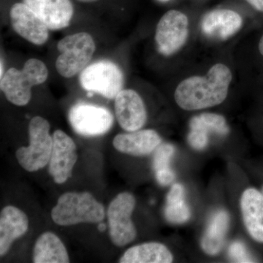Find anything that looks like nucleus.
Listing matches in <instances>:
<instances>
[{
  "label": "nucleus",
  "mask_w": 263,
  "mask_h": 263,
  "mask_svg": "<svg viewBox=\"0 0 263 263\" xmlns=\"http://www.w3.org/2000/svg\"><path fill=\"white\" fill-rule=\"evenodd\" d=\"M136 200L129 193L119 194L108 209L109 235L112 243L122 247L136 239L137 230L132 220Z\"/></svg>",
  "instance_id": "0eeeda50"
},
{
  "label": "nucleus",
  "mask_w": 263,
  "mask_h": 263,
  "mask_svg": "<svg viewBox=\"0 0 263 263\" xmlns=\"http://www.w3.org/2000/svg\"><path fill=\"white\" fill-rule=\"evenodd\" d=\"M48 70L44 62L29 59L22 70L11 67L1 78L2 91L7 100L17 106L27 105L32 98L33 86L46 82Z\"/></svg>",
  "instance_id": "f03ea898"
},
{
  "label": "nucleus",
  "mask_w": 263,
  "mask_h": 263,
  "mask_svg": "<svg viewBox=\"0 0 263 263\" xmlns=\"http://www.w3.org/2000/svg\"><path fill=\"white\" fill-rule=\"evenodd\" d=\"M60 56L56 60V69L64 78H72L87 67L94 54L96 46L87 32H78L62 38L57 43Z\"/></svg>",
  "instance_id": "20e7f679"
},
{
  "label": "nucleus",
  "mask_w": 263,
  "mask_h": 263,
  "mask_svg": "<svg viewBox=\"0 0 263 263\" xmlns=\"http://www.w3.org/2000/svg\"><path fill=\"white\" fill-rule=\"evenodd\" d=\"M29 219L27 214L17 207L8 205L0 214V256L8 253L15 240L27 233Z\"/></svg>",
  "instance_id": "f3484780"
},
{
  "label": "nucleus",
  "mask_w": 263,
  "mask_h": 263,
  "mask_svg": "<svg viewBox=\"0 0 263 263\" xmlns=\"http://www.w3.org/2000/svg\"><path fill=\"white\" fill-rule=\"evenodd\" d=\"M185 190L181 183H175L167 193L164 214L165 219L172 224L186 222L191 217L190 208L185 201Z\"/></svg>",
  "instance_id": "4be33fe9"
},
{
  "label": "nucleus",
  "mask_w": 263,
  "mask_h": 263,
  "mask_svg": "<svg viewBox=\"0 0 263 263\" xmlns=\"http://www.w3.org/2000/svg\"><path fill=\"white\" fill-rule=\"evenodd\" d=\"M10 20L15 32L26 41L36 46L47 42L50 29L24 3H15L11 7Z\"/></svg>",
  "instance_id": "9b49d317"
},
{
  "label": "nucleus",
  "mask_w": 263,
  "mask_h": 263,
  "mask_svg": "<svg viewBox=\"0 0 263 263\" xmlns=\"http://www.w3.org/2000/svg\"><path fill=\"white\" fill-rule=\"evenodd\" d=\"M229 224V214L226 211H216L212 214L200 243L205 254L216 256L220 253L224 247Z\"/></svg>",
  "instance_id": "6ab92c4d"
},
{
  "label": "nucleus",
  "mask_w": 263,
  "mask_h": 263,
  "mask_svg": "<svg viewBox=\"0 0 263 263\" xmlns=\"http://www.w3.org/2000/svg\"><path fill=\"white\" fill-rule=\"evenodd\" d=\"M243 25L239 13L233 10L215 9L202 17L200 27L207 37L217 41H226L234 35Z\"/></svg>",
  "instance_id": "4468645a"
},
{
  "label": "nucleus",
  "mask_w": 263,
  "mask_h": 263,
  "mask_svg": "<svg viewBox=\"0 0 263 263\" xmlns=\"http://www.w3.org/2000/svg\"><path fill=\"white\" fill-rule=\"evenodd\" d=\"M232 80L229 67L216 64L205 76H192L181 81L175 91V100L185 110L216 106L226 100Z\"/></svg>",
  "instance_id": "f257e3e1"
},
{
  "label": "nucleus",
  "mask_w": 263,
  "mask_h": 263,
  "mask_svg": "<svg viewBox=\"0 0 263 263\" xmlns=\"http://www.w3.org/2000/svg\"><path fill=\"white\" fill-rule=\"evenodd\" d=\"M77 1L81 2V3H94V2L98 1V0H77Z\"/></svg>",
  "instance_id": "bb28decb"
},
{
  "label": "nucleus",
  "mask_w": 263,
  "mask_h": 263,
  "mask_svg": "<svg viewBox=\"0 0 263 263\" xmlns=\"http://www.w3.org/2000/svg\"><path fill=\"white\" fill-rule=\"evenodd\" d=\"M33 262L68 263V253L57 235L51 232L43 233L36 240L33 249Z\"/></svg>",
  "instance_id": "aec40b11"
},
{
  "label": "nucleus",
  "mask_w": 263,
  "mask_h": 263,
  "mask_svg": "<svg viewBox=\"0 0 263 263\" xmlns=\"http://www.w3.org/2000/svg\"><path fill=\"white\" fill-rule=\"evenodd\" d=\"M24 4L37 14L50 30L68 27L73 16L70 0H23Z\"/></svg>",
  "instance_id": "ddd939ff"
},
{
  "label": "nucleus",
  "mask_w": 263,
  "mask_h": 263,
  "mask_svg": "<svg viewBox=\"0 0 263 263\" xmlns=\"http://www.w3.org/2000/svg\"><path fill=\"white\" fill-rule=\"evenodd\" d=\"M79 81L86 91L113 100L123 90L124 77L117 64L101 60L87 66L81 72Z\"/></svg>",
  "instance_id": "423d86ee"
},
{
  "label": "nucleus",
  "mask_w": 263,
  "mask_h": 263,
  "mask_svg": "<svg viewBox=\"0 0 263 263\" xmlns=\"http://www.w3.org/2000/svg\"><path fill=\"white\" fill-rule=\"evenodd\" d=\"M189 35V19L179 10L166 12L159 21L155 32L157 50L164 57L172 56L184 46Z\"/></svg>",
  "instance_id": "6e6552de"
},
{
  "label": "nucleus",
  "mask_w": 263,
  "mask_h": 263,
  "mask_svg": "<svg viewBox=\"0 0 263 263\" xmlns=\"http://www.w3.org/2000/svg\"><path fill=\"white\" fill-rule=\"evenodd\" d=\"M259 51L260 52L261 54H262L263 56V35L262 37H261L260 41H259Z\"/></svg>",
  "instance_id": "a878e982"
},
{
  "label": "nucleus",
  "mask_w": 263,
  "mask_h": 263,
  "mask_svg": "<svg viewBox=\"0 0 263 263\" xmlns=\"http://www.w3.org/2000/svg\"><path fill=\"white\" fill-rule=\"evenodd\" d=\"M174 256L164 245L157 242L142 243L128 249L119 259L121 263H171Z\"/></svg>",
  "instance_id": "412c9836"
},
{
  "label": "nucleus",
  "mask_w": 263,
  "mask_h": 263,
  "mask_svg": "<svg viewBox=\"0 0 263 263\" xmlns=\"http://www.w3.org/2000/svg\"><path fill=\"white\" fill-rule=\"evenodd\" d=\"M187 140L195 150H203L209 144V135L224 136L229 133L226 118L219 114L204 113L192 118Z\"/></svg>",
  "instance_id": "2eb2a0df"
},
{
  "label": "nucleus",
  "mask_w": 263,
  "mask_h": 263,
  "mask_svg": "<svg viewBox=\"0 0 263 263\" xmlns=\"http://www.w3.org/2000/svg\"><path fill=\"white\" fill-rule=\"evenodd\" d=\"M50 124L44 118L34 117L29 124V144L15 152L20 165L28 172H35L49 162L53 149V136L50 135Z\"/></svg>",
  "instance_id": "39448f33"
},
{
  "label": "nucleus",
  "mask_w": 263,
  "mask_h": 263,
  "mask_svg": "<svg viewBox=\"0 0 263 263\" xmlns=\"http://www.w3.org/2000/svg\"><path fill=\"white\" fill-rule=\"evenodd\" d=\"M56 224L70 226L80 223H99L105 218V208L91 193H66L51 211Z\"/></svg>",
  "instance_id": "7ed1b4c3"
},
{
  "label": "nucleus",
  "mask_w": 263,
  "mask_h": 263,
  "mask_svg": "<svg viewBox=\"0 0 263 263\" xmlns=\"http://www.w3.org/2000/svg\"><path fill=\"white\" fill-rule=\"evenodd\" d=\"M114 106L117 122L124 130H139L146 124V106L134 90H122L115 98Z\"/></svg>",
  "instance_id": "f8f14e48"
},
{
  "label": "nucleus",
  "mask_w": 263,
  "mask_h": 263,
  "mask_svg": "<svg viewBox=\"0 0 263 263\" xmlns=\"http://www.w3.org/2000/svg\"><path fill=\"white\" fill-rule=\"evenodd\" d=\"M246 1L254 9L263 12V0H246Z\"/></svg>",
  "instance_id": "393cba45"
},
{
  "label": "nucleus",
  "mask_w": 263,
  "mask_h": 263,
  "mask_svg": "<svg viewBox=\"0 0 263 263\" xmlns=\"http://www.w3.org/2000/svg\"><path fill=\"white\" fill-rule=\"evenodd\" d=\"M228 255L235 262H255L245 243L240 241H234L231 243L228 249Z\"/></svg>",
  "instance_id": "b1692460"
},
{
  "label": "nucleus",
  "mask_w": 263,
  "mask_h": 263,
  "mask_svg": "<svg viewBox=\"0 0 263 263\" xmlns=\"http://www.w3.org/2000/svg\"><path fill=\"white\" fill-rule=\"evenodd\" d=\"M162 143L158 133L154 129L121 133L114 138V148L121 152L135 157H143L155 152Z\"/></svg>",
  "instance_id": "dca6fc26"
},
{
  "label": "nucleus",
  "mask_w": 263,
  "mask_h": 263,
  "mask_svg": "<svg viewBox=\"0 0 263 263\" xmlns=\"http://www.w3.org/2000/svg\"><path fill=\"white\" fill-rule=\"evenodd\" d=\"M0 74H1V78L3 77V75H4V67H3V60H1V72H0Z\"/></svg>",
  "instance_id": "cd10ccee"
},
{
  "label": "nucleus",
  "mask_w": 263,
  "mask_h": 263,
  "mask_svg": "<svg viewBox=\"0 0 263 263\" xmlns=\"http://www.w3.org/2000/svg\"><path fill=\"white\" fill-rule=\"evenodd\" d=\"M52 136L53 145L48 162V172L55 183L62 184L72 175L78 160L77 148L75 142L65 132L58 129Z\"/></svg>",
  "instance_id": "9d476101"
},
{
  "label": "nucleus",
  "mask_w": 263,
  "mask_h": 263,
  "mask_svg": "<svg viewBox=\"0 0 263 263\" xmlns=\"http://www.w3.org/2000/svg\"><path fill=\"white\" fill-rule=\"evenodd\" d=\"M261 193H262V195H263V186H262V190H261Z\"/></svg>",
  "instance_id": "c85d7f7f"
},
{
  "label": "nucleus",
  "mask_w": 263,
  "mask_h": 263,
  "mask_svg": "<svg viewBox=\"0 0 263 263\" xmlns=\"http://www.w3.org/2000/svg\"><path fill=\"white\" fill-rule=\"evenodd\" d=\"M240 210L246 229L252 239L263 243V195L259 190L248 188L240 198Z\"/></svg>",
  "instance_id": "a211bd4d"
},
{
  "label": "nucleus",
  "mask_w": 263,
  "mask_h": 263,
  "mask_svg": "<svg viewBox=\"0 0 263 263\" xmlns=\"http://www.w3.org/2000/svg\"><path fill=\"white\" fill-rule=\"evenodd\" d=\"M174 153V146L170 143H161L155 150L153 160L154 171L157 182L162 186H167L174 181L175 174L170 166Z\"/></svg>",
  "instance_id": "5701e85b"
},
{
  "label": "nucleus",
  "mask_w": 263,
  "mask_h": 263,
  "mask_svg": "<svg viewBox=\"0 0 263 263\" xmlns=\"http://www.w3.org/2000/svg\"><path fill=\"white\" fill-rule=\"evenodd\" d=\"M68 119L74 131L85 137L102 136L114 124V116L110 110L92 104L73 105L69 110Z\"/></svg>",
  "instance_id": "1a4fd4ad"
}]
</instances>
